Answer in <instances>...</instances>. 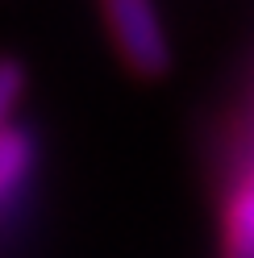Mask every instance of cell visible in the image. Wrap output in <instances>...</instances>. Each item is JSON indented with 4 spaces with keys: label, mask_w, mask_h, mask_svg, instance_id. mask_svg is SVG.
Returning <instances> with one entry per match:
<instances>
[{
    "label": "cell",
    "mask_w": 254,
    "mask_h": 258,
    "mask_svg": "<svg viewBox=\"0 0 254 258\" xmlns=\"http://www.w3.org/2000/svg\"><path fill=\"white\" fill-rule=\"evenodd\" d=\"M25 96V71L17 58H0V134L13 129V112H17Z\"/></svg>",
    "instance_id": "obj_4"
},
{
    "label": "cell",
    "mask_w": 254,
    "mask_h": 258,
    "mask_svg": "<svg viewBox=\"0 0 254 258\" xmlns=\"http://www.w3.org/2000/svg\"><path fill=\"white\" fill-rule=\"evenodd\" d=\"M221 258H254V146L229 187L221 217Z\"/></svg>",
    "instance_id": "obj_2"
},
{
    "label": "cell",
    "mask_w": 254,
    "mask_h": 258,
    "mask_svg": "<svg viewBox=\"0 0 254 258\" xmlns=\"http://www.w3.org/2000/svg\"><path fill=\"white\" fill-rule=\"evenodd\" d=\"M104 25L113 34L117 54L138 75H163L171 67V38L158 9L146 0H113L104 9Z\"/></svg>",
    "instance_id": "obj_1"
},
{
    "label": "cell",
    "mask_w": 254,
    "mask_h": 258,
    "mask_svg": "<svg viewBox=\"0 0 254 258\" xmlns=\"http://www.w3.org/2000/svg\"><path fill=\"white\" fill-rule=\"evenodd\" d=\"M34 158H38L34 138L21 125H13V129L0 134V217L21 200L29 175H34Z\"/></svg>",
    "instance_id": "obj_3"
}]
</instances>
